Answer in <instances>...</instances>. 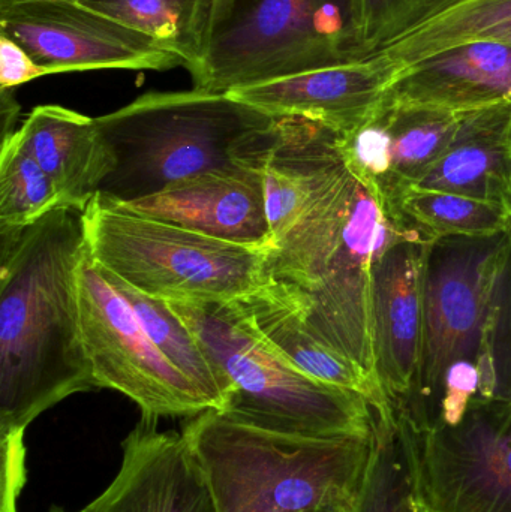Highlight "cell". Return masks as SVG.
Listing matches in <instances>:
<instances>
[{"label": "cell", "instance_id": "6da1fadb", "mask_svg": "<svg viewBox=\"0 0 511 512\" xmlns=\"http://www.w3.org/2000/svg\"><path fill=\"white\" fill-rule=\"evenodd\" d=\"M86 252L83 212L71 207L0 230V435L96 388L78 303Z\"/></svg>", "mask_w": 511, "mask_h": 512}, {"label": "cell", "instance_id": "7a4b0ae2", "mask_svg": "<svg viewBox=\"0 0 511 512\" xmlns=\"http://www.w3.org/2000/svg\"><path fill=\"white\" fill-rule=\"evenodd\" d=\"M95 122L114 156L99 195L131 204L207 171L258 168L276 119L192 89L146 93Z\"/></svg>", "mask_w": 511, "mask_h": 512}, {"label": "cell", "instance_id": "3957f363", "mask_svg": "<svg viewBox=\"0 0 511 512\" xmlns=\"http://www.w3.org/2000/svg\"><path fill=\"white\" fill-rule=\"evenodd\" d=\"M182 435L206 474L219 512L353 507L374 442V435L314 438L275 432L218 409L189 418Z\"/></svg>", "mask_w": 511, "mask_h": 512}, {"label": "cell", "instance_id": "277c9868", "mask_svg": "<svg viewBox=\"0 0 511 512\" xmlns=\"http://www.w3.org/2000/svg\"><path fill=\"white\" fill-rule=\"evenodd\" d=\"M168 304L197 334L212 360L225 394V414L290 435H374L378 414L365 397L297 369L234 301Z\"/></svg>", "mask_w": 511, "mask_h": 512}, {"label": "cell", "instance_id": "5b68a950", "mask_svg": "<svg viewBox=\"0 0 511 512\" xmlns=\"http://www.w3.org/2000/svg\"><path fill=\"white\" fill-rule=\"evenodd\" d=\"M87 251L132 288L182 304L231 303L272 283L269 249L177 227L96 195L83 210Z\"/></svg>", "mask_w": 511, "mask_h": 512}, {"label": "cell", "instance_id": "8992f818", "mask_svg": "<svg viewBox=\"0 0 511 512\" xmlns=\"http://www.w3.org/2000/svg\"><path fill=\"white\" fill-rule=\"evenodd\" d=\"M511 258V231L489 239H447L429 249L422 363L416 393L395 412L402 426L434 427L444 375L471 360L482 372L479 399H510L494 355L498 297Z\"/></svg>", "mask_w": 511, "mask_h": 512}, {"label": "cell", "instance_id": "52a82bcc", "mask_svg": "<svg viewBox=\"0 0 511 512\" xmlns=\"http://www.w3.org/2000/svg\"><path fill=\"white\" fill-rule=\"evenodd\" d=\"M363 59L351 0H216L194 89L242 87Z\"/></svg>", "mask_w": 511, "mask_h": 512}, {"label": "cell", "instance_id": "ba28073f", "mask_svg": "<svg viewBox=\"0 0 511 512\" xmlns=\"http://www.w3.org/2000/svg\"><path fill=\"white\" fill-rule=\"evenodd\" d=\"M353 177V195L341 237L317 279L302 294L282 286L293 295L306 324L320 339L380 379L374 342L375 268L396 243L422 234L383 195Z\"/></svg>", "mask_w": 511, "mask_h": 512}, {"label": "cell", "instance_id": "9c48e42d", "mask_svg": "<svg viewBox=\"0 0 511 512\" xmlns=\"http://www.w3.org/2000/svg\"><path fill=\"white\" fill-rule=\"evenodd\" d=\"M81 336L96 388L137 403L146 417H195L213 409L204 394L159 351L138 316L86 252L78 270Z\"/></svg>", "mask_w": 511, "mask_h": 512}, {"label": "cell", "instance_id": "30bf717a", "mask_svg": "<svg viewBox=\"0 0 511 512\" xmlns=\"http://www.w3.org/2000/svg\"><path fill=\"white\" fill-rule=\"evenodd\" d=\"M396 424L426 510L511 512V399H476L456 426Z\"/></svg>", "mask_w": 511, "mask_h": 512}, {"label": "cell", "instance_id": "8fae6325", "mask_svg": "<svg viewBox=\"0 0 511 512\" xmlns=\"http://www.w3.org/2000/svg\"><path fill=\"white\" fill-rule=\"evenodd\" d=\"M0 35L21 45L50 74L183 66L149 36L75 0H0Z\"/></svg>", "mask_w": 511, "mask_h": 512}, {"label": "cell", "instance_id": "7c38bea8", "mask_svg": "<svg viewBox=\"0 0 511 512\" xmlns=\"http://www.w3.org/2000/svg\"><path fill=\"white\" fill-rule=\"evenodd\" d=\"M158 420L141 415L123 442L119 474L87 505L92 512H219L188 442L158 432Z\"/></svg>", "mask_w": 511, "mask_h": 512}, {"label": "cell", "instance_id": "4fadbf2b", "mask_svg": "<svg viewBox=\"0 0 511 512\" xmlns=\"http://www.w3.org/2000/svg\"><path fill=\"white\" fill-rule=\"evenodd\" d=\"M432 245L422 236L401 240L375 268V358L378 376L395 412L413 399L419 381L426 261Z\"/></svg>", "mask_w": 511, "mask_h": 512}, {"label": "cell", "instance_id": "5bb4252c", "mask_svg": "<svg viewBox=\"0 0 511 512\" xmlns=\"http://www.w3.org/2000/svg\"><path fill=\"white\" fill-rule=\"evenodd\" d=\"M464 114L383 101L366 122L341 134L339 149L348 170L393 206L447 149Z\"/></svg>", "mask_w": 511, "mask_h": 512}, {"label": "cell", "instance_id": "9a60e30c", "mask_svg": "<svg viewBox=\"0 0 511 512\" xmlns=\"http://www.w3.org/2000/svg\"><path fill=\"white\" fill-rule=\"evenodd\" d=\"M339 137V132L315 120L276 119L258 164L272 246L350 176Z\"/></svg>", "mask_w": 511, "mask_h": 512}, {"label": "cell", "instance_id": "2e32d148", "mask_svg": "<svg viewBox=\"0 0 511 512\" xmlns=\"http://www.w3.org/2000/svg\"><path fill=\"white\" fill-rule=\"evenodd\" d=\"M396 69L380 54L276 78L227 95L275 119L303 117L348 134L383 104Z\"/></svg>", "mask_w": 511, "mask_h": 512}, {"label": "cell", "instance_id": "e0dca14e", "mask_svg": "<svg viewBox=\"0 0 511 512\" xmlns=\"http://www.w3.org/2000/svg\"><path fill=\"white\" fill-rule=\"evenodd\" d=\"M122 206L225 242L272 248L263 177L258 168L207 171L153 197Z\"/></svg>", "mask_w": 511, "mask_h": 512}, {"label": "cell", "instance_id": "ac0fdd59", "mask_svg": "<svg viewBox=\"0 0 511 512\" xmlns=\"http://www.w3.org/2000/svg\"><path fill=\"white\" fill-rule=\"evenodd\" d=\"M384 101L455 113L511 104V47L480 41L447 48L399 72Z\"/></svg>", "mask_w": 511, "mask_h": 512}, {"label": "cell", "instance_id": "d6986e66", "mask_svg": "<svg viewBox=\"0 0 511 512\" xmlns=\"http://www.w3.org/2000/svg\"><path fill=\"white\" fill-rule=\"evenodd\" d=\"M234 303L249 316L258 333L297 369L323 384L365 397L378 417L395 415L380 379L320 339L306 324L293 295L281 283L272 280L266 288Z\"/></svg>", "mask_w": 511, "mask_h": 512}, {"label": "cell", "instance_id": "ffe728a7", "mask_svg": "<svg viewBox=\"0 0 511 512\" xmlns=\"http://www.w3.org/2000/svg\"><path fill=\"white\" fill-rule=\"evenodd\" d=\"M12 135L50 177L63 207L83 212L113 171L95 119L69 108L39 105Z\"/></svg>", "mask_w": 511, "mask_h": 512}, {"label": "cell", "instance_id": "44dd1931", "mask_svg": "<svg viewBox=\"0 0 511 512\" xmlns=\"http://www.w3.org/2000/svg\"><path fill=\"white\" fill-rule=\"evenodd\" d=\"M411 186L489 201L511 212V104L465 113L447 149Z\"/></svg>", "mask_w": 511, "mask_h": 512}, {"label": "cell", "instance_id": "7402d4cb", "mask_svg": "<svg viewBox=\"0 0 511 512\" xmlns=\"http://www.w3.org/2000/svg\"><path fill=\"white\" fill-rule=\"evenodd\" d=\"M480 41L511 47V0H426L417 17L375 53L398 75L447 48Z\"/></svg>", "mask_w": 511, "mask_h": 512}, {"label": "cell", "instance_id": "603a6c76", "mask_svg": "<svg viewBox=\"0 0 511 512\" xmlns=\"http://www.w3.org/2000/svg\"><path fill=\"white\" fill-rule=\"evenodd\" d=\"M149 36L189 74L203 63L216 0H75Z\"/></svg>", "mask_w": 511, "mask_h": 512}, {"label": "cell", "instance_id": "cb8c5ba5", "mask_svg": "<svg viewBox=\"0 0 511 512\" xmlns=\"http://www.w3.org/2000/svg\"><path fill=\"white\" fill-rule=\"evenodd\" d=\"M393 207L432 243L447 239H489L511 231L509 209L453 192L408 186L395 198Z\"/></svg>", "mask_w": 511, "mask_h": 512}, {"label": "cell", "instance_id": "d4e9b609", "mask_svg": "<svg viewBox=\"0 0 511 512\" xmlns=\"http://www.w3.org/2000/svg\"><path fill=\"white\" fill-rule=\"evenodd\" d=\"M107 274L159 351L204 394L213 409L222 411L225 394L221 378L192 328L171 309L167 301L132 288L110 271Z\"/></svg>", "mask_w": 511, "mask_h": 512}, {"label": "cell", "instance_id": "484cf974", "mask_svg": "<svg viewBox=\"0 0 511 512\" xmlns=\"http://www.w3.org/2000/svg\"><path fill=\"white\" fill-rule=\"evenodd\" d=\"M407 453L396 418L377 417L371 459L351 512H417Z\"/></svg>", "mask_w": 511, "mask_h": 512}, {"label": "cell", "instance_id": "4316f807", "mask_svg": "<svg viewBox=\"0 0 511 512\" xmlns=\"http://www.w3.org/2000/svg\"><path fill=\"white\" fill-rule=\"evenodd\" d=\"M60 207L50 177L14 135H5L0 152V230L29 227Z\"/></svg>", "mask_w": 511, "mask_h": 512}, {"label": "cell", "instance_id": "83f0119b", "mask_svg": "<svg viewBox=\"0 0 511 512\" xmlns=\"http://www.w3.org/2000/svg\"><path fill=\"white\" fill-rule=\"evenodd\" d=\"M426 0H351L360 57L371 56L417 17Z\"/></svg>", "mask_w": 511, "mask_h": 512}, {"label": "cell", "instance_id": "f1b7e54d", "mask_svg": "<svg viewBox=\"0 0 511 512\" xmlns=\"http://www.w3.org/2000/svg\"><path fill=\"white\" fill-rule=\"evenodd\" d=\"M24 433L0 436L2 445V508L0 512H17V499L26 484V448Z\"/></svg>", "mask_w": 511, "mask_h": 512}, {"label": "cell", "instance_id": "f546056e", "mask_svg": "<svg viewBox=\"0 0 511 512\" xmlns=\"http://www.w3.org/2000/svg\"><path fill=\"white\" fill-rule=\"evenodd\" d=\"M51 75L8 36L0 35V89L14 90L30 81Z\"/></svg>", "mask_w": 511, "mask_h": 512}, {"label": "cell", "instance_id": "4dcf8cb0", "mask_svg": "<svg viewBox=\"0 0 511 512\" xmlns=\"http://www.w3.org/2000/svg\"><path fill=\"white\" fill-rule=\"evenodd\" d=\"M20 105L17 104L14 98V90L2 89V119H3V137L12 134V125L17 119Z\"/></svg>", "mask_w": 511, "mask_h": 512}, {"label": "cell", "instance_id": "1f68e13d", "mask_svg": "<svg viewBox=\"0 0 511 512\" xmlns=\"http://www.w3.org/2000/svg\"><path fill=\"white\" fill-rule=\"evenodd\" d=\"M351 508L347 507H332V508H323V510H317V511H309V512H351Z\"/></svg>", "mask_w": 511, "mask_h": 512}, {"label": "cell", "instance_id": "d6a6232c", "mask_svg": "<svg viewBox=\"0 0 511 512\" xmlns=\"http://www.w3.org/2000/svg\"><path fill=\"white\" fill-rule=\"evenodd\" d=\"M50 512H68V511L63 510V508H60V507H53V508H51ZM77 512H92V510H90L89 507H86V508H84V510L77 511Z\"/></svg>", "mask_w": 511, "mask_h": 512}, {"label": "cell", "instance_id": "836d02e7", "mask_svg": "<svg viewBox=\"0 0 511 512\" xmlns=\"http://www.w3.org/2000/svg\"><path fill=\"white\" fill-rule=\"evenodd\" d=\"M417 512H431V511L426 510V508L423 507V505L420 504V502H419V507H417Z\"/></svg>", "mask_w": 511, "mask_h": 512}]
</instances>
